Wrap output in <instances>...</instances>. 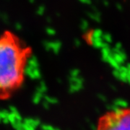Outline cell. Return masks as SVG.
I'll use <instances>...</instances> for the list:
<instances>
[{
  "label": "cell",
  "mask_w": 130,
  "mask_h": 130,
  "mask_svg": "<svg viewBox=\"0 0 130 130\" xmlns=\"http://www.w3.org/2000/svg\"><path fill=\"white\" fill-rule=\"evenodd\" d=\"M95 130H130V106L104 113L98 119Z\"/></svg>",
  "instance_id": "7a4b0ae2"
},
{
  "label": "cell",
  "mask_w": 130,
  "mask_h": 130,
  "mask_svg": "<svg viewBox=\"0 0 130 130\" xmlns=\"http://www.w3.org/2000/svg\"><path fill=\"white\" fill-rule=\"evenodd\" d=\"M30 48L10 30L0 35V98L8 96L22 85Z\"/></svg>",
  "instance_id": "6da1fadb"
}]
</instances>
